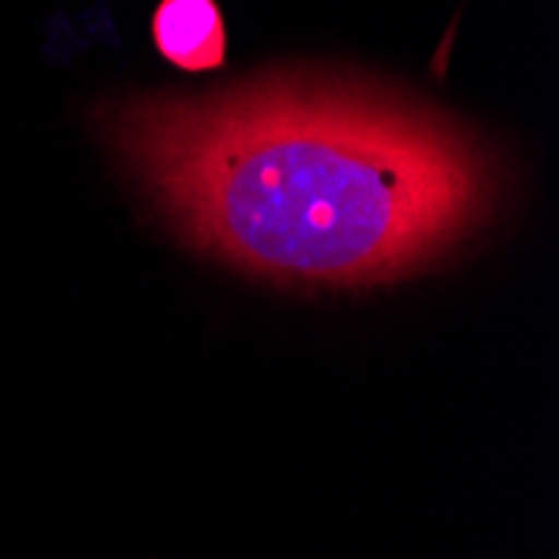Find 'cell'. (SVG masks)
Here are the masks:
<instances>
[{"mask_svg":"<svg viewBox=\"0 0 559 559\" xmlns=\"http://www.w3.org/2000/svg\"><path fill=\"white\" fill-rule=\"evenodd\" d=\"M94 121L181 245L282 288L366 292L429 272L506 191L473 128L345 74L138 94Z\"/></svg>","mask_w":559,"mask_h":559,"instance_id":"1","label":"cell"},{"mask_svg":"<svg viewBox=\"0 0 559 559\" xmlns=\"http://www.w3.org/2000/svg\"><path fill=\"white\" fill-rule=\"evenodd\" d=\"M151 40L171 68L188 74H209L228 61L225 14L215 0H158Z\"/></svg>","mask_w":559,"mask_h":559,"instance_id":"2","label":"cell"}]
</instances>
